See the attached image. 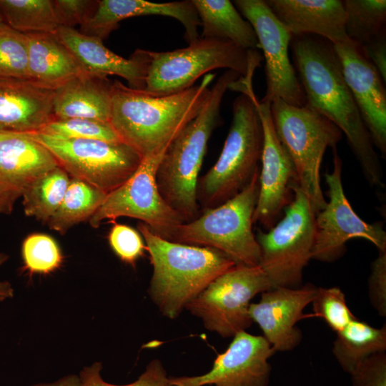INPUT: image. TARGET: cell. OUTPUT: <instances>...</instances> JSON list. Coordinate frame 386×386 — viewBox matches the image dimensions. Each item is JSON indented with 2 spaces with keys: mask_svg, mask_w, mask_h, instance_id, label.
<instances>
[{
  "mask_svg": "<svg viewBox=\"0 0 386 386\" xmlns=\"http://www.w3.org/2000/svg\"><path fill=\"white\" fill-rule=\"evenodd\" d=\"M259 175L232 199L179 225L167 240L215 249L236 265L259 266L260 248L252 230Z\"/></svg>",
  "mask_w": 386,
  "mask_h": 386,
  "instance_id": "6",
  "label": "cell"
},
{
  "mask_svg": "<svg viewBox=\"0 0 386 386\" xmlns=\"http://www.w3.org/2000/svg\"><path fill=\"white\" fill-rule=\"evenodd\" d=\"M149 15L169 16L179 21L184 27V39L188 44L200 38L197 28L201 23L192 0L167 3L144 0L98 1L94 13L80 26L79 31L103 41L117 29L121 21Z\"/></svg>",
  "mask_w": 386,
  "mask_h": 386,
  "instance_id": "21",
  "label": "cell"
},
{
  "mask_svg": "<svg viewBox=\"0 0 386 386\" xmlns=\"http://www.w3.org/2000/svg\"><path fill=\"white\" fill-rule=\"evenodd\" d=\"M270 108L277 137L295 167L298 186L317 214L327 204L320 184L323 156L327 148H337L342 133L307 105L297 107L277 99Z\"/></svg>",
  "mask_w": 386,
  "mask_h": 386,
  "instance_id": "8",
  "label": "cell"
},
{
  "mask_svg": "<svg viewBox=\"0 0 386 386\" xmlns=\"http://www.w3.org/2000/svg\"><path fill=\"white\" fill-rule=\"evenodd\" d=\"M55 34L85 72L101 77L119 76L129 84V87L144 89L150 51L137 49L129 59H125L107 49L102 40L74 28L59 26Z\"/></svg>",
  "mask_w": 386,
  "mask_h": 386,
  "instance_id": "20",
  "label": "cell"
},
{
  "mask_svg": "<svg viewBox=\"0 0 386 386\" xmlns=\"http://www.w3.org/2000/svg\"><path fill=\"white\" fill-rule=\"evenodd\" d=\"M317 287L307 284L298 288L272 287L261 293L257 303L249 305V315L263 332L274 352L295 349L302 334L296 324L305 316V307L312 303Z\"/></svg>",
  "mask_w": 386,
  "mask_h": 386,
  "instance_id": "19",
  "label": "cell"
},
{
  "mask_svg": "<svg viewBox=\"0 0 386 386\" xmlns=\"http://www.w3.org/2000/svg\"><path fill=\"white\" fill-rule=\"evenodd\" d=\"M311 304L314 315L322 318L336 333L356 319L346 303L344 292L339 287H317Z\"/></svg>",
  "mask_w": 386,
  "mask_h": 386,
  "instance_id": "35",
  "label": "cell"
},
{
  "mask_svg": "<svg viewBox=\"0 0 386 386\" xmlns=\"http://www.w3.org/2000/svg\"><path fill=\"white\" fill-rule=\"evenodd\" d=\"M259 266L234 265L215 278L186 308L206 329L231 337L249 328L251 300L272 289Z\"/></svg>",
  "mask_w": 386,
  "mask_h": 386,
  "instance_id": "11",
  "label": "cell"
},
{
  "mask_svg": "<svg viewBox=\"0 0 386 386\" xmlns=\"http://www.w3.org/2000/svg\"><path fill=\"white\" fill-rule=\"evenodd\" d=\"M385 350V324L377 328L357 318L337 332L332 349L342 370L350 375L366 358Z\"/></svg>",
  "mask_w": 386,
  "mask_h": 386,
  "instance_id": "27",
  "label": "cell"
},
{
  "mask_svg": "<svg viewBox=\"0 0 386 386\" xmlns=\"http://www.w3.org/2000/svg\"><path fill=\"white\" fill-rule=\"evenodd\" d=\"M352 386H386V353L366 358L350 374Z\"/></svg>",
  "mask_w": 386,
  "mask_h": 386,
  "instance_id": "39",
  "label": "cell"
},
{
  "mask_svg": "<svg viewBox=\"0 0 386 386\" xmlns=\"http://www.w3.org/2000/svg\"><path fill=\"white\" fill-rule=\"evenodd\" d=\"M263 131L256 107L241 94L233 102L232 121L215 164L197 184L203 211L214 208L239 194L259 171Z\"/></svg>",
  "mask_w": 386,
  "mask_h": 386,
  "instance_id": "5",
  "label": "cell"
},
{
  "mask_svg": "<svg viewBox=\"0 0 386 386\" xmlns=\"http://www.w3.org/2000/svg\"><path fill=\"white\" fill-rule=\"evenodd\" d=\"M29 79L54 90L85 72L56 34L27 33Z\"/></svg>",
  "mask_w": 386,
  "mask_h": 386,
  "instance_id": "25",
  "label": "cell"
},
{
  "mask_svg": "<svg viewBox=\"0 0 386 386\" xmlns=\"http://www.w3.org/2000/svg\"><path fill=\"white\" fill-rule=\"evenodd\" d=\"M34 386H79V378L74 375L68 376L53 383L38 384Z\"/></svg>",
  "mask_w": 386,
  "mask_h": 386,
  "instance_id": "43",
  "label": "cell"
},
{
  "mask_svg": "<svg viewBox=\"0 0 386 386\" xmlns=\"http://www.w3.org/2000/svg\"><path fill=\"white\" fill-rule=\"evenodd\" d=\"M262 59L257 50H247L227 40L200 37L185 48L150 51L144 91L156 96L176 94L217 69H227L245 77L254 74Z\"/></svg>",
  "mask_w": 386,
  "mask_h": 386,
  "instance_id": "7",
  "label": "cell"
},
{
  "mask_svg": "<svg viewBox=\"0 0 386 386\" xmlns=\"http://www.w3.org/2000/svg\"><path fill=\"white\" fill-rule=\"evenodd\" d=\"M38 132L61 139L122 142L109 123L87 119H53Z\"/></svg>",
  "mask_w": 386,
  "mask_h": 386,
  "instance_id": "34",
  "label": "cell"
},
{
  "mask_svg": "<svg viewBox=\"0 0 386 386\" xmlns=\"http://www.w3.org/2000/svg\"><path fill=\"white\" fill-rule=\"evenodd\" d=\"M214 76L215 74L208 73L199 84L164 96L150 94L115 80L109 124L120 140L142 159L162 153L199 113Z\"/></svg>",
  "mask_w": 386,
  "mask_h": 386,
  "instance_id": "2",
  "label": "cell"
},
{
  "mask_svg": "<svg viewBox=\"0 0 386 386\" xmlns=\"http://www.w3.org/2000/svg\"><path fill=\"white\" fill-rule=\"evenodd\" d=\"M333 150V169L325 174L329 201L316 214L315 242L312 259L333 262L346 251V242L352 239L369 241L378 249L386 252V232L382 222L367 223L352 209L342 187V162Z\"/></svg>",
  "mask_w": 386,
  "mask_h": 386,
  "instance_id": "13",
  "label": "cell"
},
{
  "mask_svg": "<svg viewBox=\"0 0 386 386\" xmlns=\"http://www.w3.org/2000/svg\"><path fill=\"white\" fill-rule=\"evenodd\" d=\"M109 245L117 256L124 263L135 266L146 250L141 234L134 228L114 222L108 234Z\"/></svg>",
  "mask_w": 386,
  "mask_h": 386,
  "instance_id": "37",
  "label": "cell"
},
{
  "mask_svg": "<svg viewBox=\"0 0 386 386\" xmlns=\"http://www.w3.org/2000/svg\"><path fill=\"white\" fill-rule=\"evenodd\" d=\"M164 152L143 158L134 174L107 194L89 220L91 227L97 228L104 221L114 223L117 218L127 217L139 219L154 233L168 239L174 230L185 222L166 203L157 186L156 171Z\"/></svg>",
  "mask_w": 386,
  "mask_h": 386,
  "instance_id": "12",
  "label": "cell"
},
{
  "mask_svg": "<svg viewBox=\"0 0 386 386\" xmlns=\"http://www.w3.org/2000/svg\"><path fill=\"white\" fill-rule=\"evenodd\" d=\"M365 57L375 66L384 83L386 82V36L360 47Z\"/></svg>",
  "mask_w": 386,
  "mask_h": 386,
  "instance_id": "41",
  "label": "cell"
},
{
  "mask_svg": "<svg viewBox=\"0 0 386 386\" xmlns=\"http://www.w3.org/2000/svg\"><path fill=\"white\" fill-rule=\"evenodd\" d=\"M102 366L95 362L86 367L79 375V386H170L169 377L160 360H152L144 372L134 382L118 385L105 382L101 376Z\"/></svg>",
  "mask_w": 386,
  "mask_h": 386,
  "instance_id": "36",
  "label": "cell"
},
{
  "mask_svg": "<svg viewBox=\"0 0 386 386\" xmlns=\"http://www.w3.org/2000/svg\"><path fill=\"white\" fill-rule=\"evenodd\" d=\"M265 2L292 35H316L332 44L349 40L345 31L342 1L266 0Z\"/></svg>",
  "mask_w": 386,
  "mask_h": 386,
  "instance_id": "23",
  "label": "cell"
},
{
  "mask_svg": "<svg viewBox=\"0 0 386 386\" xmlns=\"http://www.w3.org/2000/svg\"><path fill=\"white\" fill-rule=\"evenodd\" d=\"M0 76L29 79L28 39L6 23H0Z\"/></svg>",
  "mask_w": 386,
  "mask_h": 386,
  "instance_id": "33",
  "label": "cell"
},
{
  "mask_svg": "<svg viewBox=\"0 0 386 386\" xmlns=\"http://www.w3.org/2000/svg\"><path fill=\"white\" fill-rule=\"evenodd\" d=\"M234 5L253 27L265 60L266 92L261 102L277 99L302 107L306 97L289 56L292 34L272 12L264 0H236Z\"/></svg>",
  "mask_w": 386,
  "mask_h": 386,
  "instance_id": "15",
  "label": "cell"
},
{
  "mask_svg": "<svg viewBox=\"0 0 386 386\" xmlns=\"http://www.w3.org/2000/svg\"><path fill=\"white\" fill-rule=\"evenodd\" d=\"M58 166L51 152L28 133L0 132V214H11L29 185Z\"/></svg>",
  "mask_w": 386,
  "mask_h": 386,
  "instance_id": "18",
  "label": "cell"
},
{
  "mask_svg": "<svg viewBox=\"0 0 386 386\" xmlns=\"http://www.w3.org/2000/svg\"><path fill=\"white\" fill-rule=\"evenodd\" d=\"M200 20V37L227 40L247 49L259 44L249 22L229 0H192Z\"/></svg>",
  "mask_w": 386,
  "mask_h": 386,
  "instance_id": "26",
  "label": "cell"
},
{
  "mask_svg": "<svg viewBox=\"0 0 386 386\" xmlns=\"http://www.w3.org/2000/svg\"><path fill=\"white\" fill-rule=\"evenodd\" d=\"M0 11L5 23L24 34H55L59 27L51 0H0Z\"/></svg>",
  "mask_w": 386,
  "mask_h": 386,
  "instance_id": "31",
  "label": "cell"
},
{
  "mask_svg": "<svg viewBox=\"0 0 386 386\" xmlns=\"http://www.w3.org/2000/svg\"><path fill=\"white\" fill-rule=\"evenodd\" d=\"M107 194L81 180L71 178L61 203L51 217L49 227L61 234L74 225L89 220Z\"/></svg>",
  "mask_w": 386,
  "mask_h": 386,
  "instance_id": "28",
  "label": "cell"
},
{
  "mask_svg": "<svg viewBox=\"0 0 386 386\" xmlns=\"http://www.w3.org/2000/svg\"><path fill=\"white\" fill-rule=\"evenodd\" d=\"M290 47L306 105L340 129L366 180L372 187L384 188L377 153L345 81L333 44L316 35H292Z\"/></svg>",
  "mask_w": 386,
  "mask_h": 386,
  "instance_id": "1",
  "label": "cell"
},
{
  "mask_svg": "<svg viewBox=\"0 0 386 386\" xmlns=\"http://www.w3.org/2000/svg\"><path fill=\"white\" fill-rule=\"evenodd\" d=\"M9 259L5 253H0V267ZM14 296V289L7 281H0V302Z\"/></svg>",
  "mask_w": 386,
  "mask_h": 386,
  "instance_id": "42",
  "label": "cell"
},
{
  "mask_svg": "<svg viewBox=\"0 0 386 386\" xmlns=\"http://www.w3.org/2000/svg\"><path fill=\"white\" fill-rule=\"evenodd\" d=\"M113 81L83 72L54 90V119H87L109 123Z\"/></svg>",
  "mask_w": 386,
  "mask_h": 386,
  "instance_id": "24",
  "label": "cell"
},
{
  "mask_svg": "<svg viewBox=\"0 0 386 386\" xmlns=\"http://www.w3.org/2000/svg\"><path fill=\"white\" fill-rule=\"evenodd\" d=\"M137 228L153 268L149 294L169 319L177 318L209 284L235 265L215 249L165 239L141 222Z\"/></svg>",
  "mask_w": 386,
  "mask_h": 386,
  "instance_id": "4",
  "label": "cell"
},
{
  "mask_svg": "<svg viewBox=\"0 0 386 386\" xmlns=\"http://www.w3.org/2000/svg\"><path fill=\"white\" fill-rule=\"evenodd\" d=\"M378 252V257L371 263L368 295L373 308L383 317L386 316V252Z\"/></svg>",
  "mask_w": 386,
  "mask_h": 386,
  "instance_id": "40",
  "label": "cell"
},
{
  "mask_svg": "<svg viewBox=\"0 0 386 386\" xmlns=\"http://www.w3.org/2000/svg\"><path fill=\"white\" fill-rule=\"evenodd\" d=\"M70 179L59 166L36 179L21 197L24 214L47 224L61 203Z\"/></svg>",
  "mask_w": 386,
  "mask_h": 386,
  "instance_id": "29",
  "label": "cell"
},
{
  "mask_svg": "<svg viewBox=\"0 0 386 386\" xmlns=\"http://www.w3.org/2000/svg\"><path fill=\"white\" fill-rule=\"evenodd\" d=\"M54 10L59 26L74 28L84 24L94 13L98 1L54 0Z\"/></svg>",
  "mask_w": 386,
  "mask_h": 386,
  "instance_id": "38",
  "label": "cell"
},
{
  "mask_svg": "<svg viewBox=\"0 0 386 386\" xmlns=\"http://www.w3.org/2000/svg\"><path fill=\"white\" fill-rule=\"evenodd\" d=\"M232 337L207 372L171 377L170 386H268L272 370L269 359L275 353L270 344L263 336L246 330Z\"/></svg>",
  "mask_w": 386,
  "mask_h": 386,
  "instance_id": "16",
  "label": "cell"
},
{
  "mask_svg": "<svg viewBox=\"0 0 386 386\" xmlns=\"http://www.w3.org/2000/svg\"><path fill=\"white\" fill-rule=\"evenodd\" d=\"M2 22H4V17L2 16V14L0 11V23H2Z\"/></svg>",
  "mask_w": 386,
  "mask_h": 386,
  "instance_id": "44",
  "label": "cell"
},
{
  "mask_svg": "<svg viewBox=\"0 0 386 386\" xmlns=\"http://www.w3.org/2000/svg\"><path fill=\"white\" fill-rule=\"evenodd\" d=\"M21 256L24 269L30 275L48 274L59 269L63 255L57 242L49 235L34 233L22 242Z\"/></svg>",
  "mask_w": 386,
  "mask_h": 386,
  "instance_id": "32",
  "label": "cell"
},
{
  "mask_svg": "<svg viewBox=\"0 0 386 386\" xmlns=\"http://www.w3.org/2000/svg\"><path fill=\"white\" fill-rule=\"evenodd\" d=\"M345 81L373 145L386 157V91L375 66L350 39L333 44Z\"/></svg>",
  "mask_w": 386,
  "mask_h": 386,
  "instance_id": "17",
  "label": "cell"
},
{
  "mask_svg": "<svg viewBox=\"0 0 386 386\" xmlns=\"http://www.w3.org/2000/svg\"><path fill=\"white\" fill-rule=\"evenodd\" d=\"M239 76L227 70L217 79L199 113L169 144L158 164L155 177L159 192L185 222L201 214L197 193L199 173L209 139L221 122L223 96Z\"/></svg>",
  "mask_w": 386,
  "mask_h": 386,
  "instance_id": "3",
  "label": "cell"
},
{
  "mask_svg": "<svg viewBox=\"0 0 386 386\" xmlns=\"http://www.w3.org/2000/svg\"><path fill=\"white\" fill-rule=\"evenodd\" d=\"M284 212L271 229H259L256 235L261 253L259 266L272 287L298 288L312 259L316 213L299 186Z\"/></svg>",
  "mask_w": 386,
  "mask_h": 386,
  "instance_id": "9",
  "label": "cell"
},
{
  "mask_svg": "<svg viewBox=\"0 0 386 386\" xmlns=\"http://www.w3.org/2000/svg\"><path fill=\"white\" fill-rule=\"evenodd\" d=\"M342 4L350 41L361 47L386 36L385 0H345Z\"/></svg>",
  "mask_w": 386,
  "mask_h": 386,
  "instance_id": "30",
  "label": "cell"
},
{
  "mask_svg": "<svg viewBox=\"0 0 386 386\" xmlns=\"http://www.w3.org/2000/svg\"><path fill=\"white\" fill-rule=\"evenodd\" d=\"M53 96L29 79L0 76V132H39L54 119Z\"/></svg>",
  "mask_w": 386,
  "mask_h": 386,
  "instance_id": "22",
  "label": "cell"
},
{
  "mask_svg": "<svg viewBox=\"0 0 386 386\" xmlns=\"http://www.w3.org/2000/svg\"><path fill=\"white\" fill-rule=\"evenodd\" d=\"M28 134L46 147L71 178L109 194L129 179L142 158L122 142L61 139L40 132Z\"/></svg>",
  "mask_w": 386,
  "mask_h": 386,
  "instance_id": "10",
  "label": "cell"
},
{
  "mask_svg": "<svg viewBox=\"0 0 386 386\" xmlns=\"http://www.w3.org/2000/svg\"><path fill=\"white\" fill-rule=\"evenodd\" d=\"M237 91L248 95L252 100L262 127V167L253 222L269 230L292 202L294 189L298 186L297 174L292 159L276 134L271 104L257 99L251 80L240 82Z\"/></svg>",
  "mask_w": 386,
  "mask_h": 386,
  "instance_id": "14",
  "label": "cell"
}]
</instances>
